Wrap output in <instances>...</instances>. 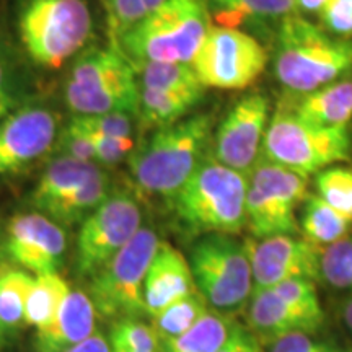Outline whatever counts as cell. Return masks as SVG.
Instances as JSON below:
<instances>
[{"label": "cell", "mask_w": 352, "mask_h": 352, "mask_svg": "<svg viewBox=\"0 0 352 352\" xmlns=\"http://www.w3.org/2000/svg\"><path fill=\"white\" fill-rule=\"evenodd\" d=\"M303 239L311 243L324 246L349 235L352 220L329 206L318 195H308L303 202L302 217L298 220Z\"/></svg>", "instance_id": "obj_24"}, {"label": "cell", "mask_w": 352, "mask_h": 352, "mask_svg": "<svg viewBox=\"0 0 352 352\" xmlns=\"http://www.w3.org/2000/svg\"><path fill=\"white\" fill-rule=\"evenodd\" d=\"M212 127L210 114H195L155 129L135 145L127 166L138 191L168 202L209 155Z\"/></svg>", "instance_id": "obj_1"}, {"label": "cell", "mask_w": 352, "mask_h": 352, "mask_svg": "<svg viewBox=\"0 0 352 352\" xmlns=\"http://www.w3.org/2000/svg\"><path fill=\"white\" fill-rule=\"evenodd\" d=\"M113 192L111 178L107 171L98 175L67 192L63 199L52 204L44 215L56 220L60 226L82 223Z\"/></svg>", "instance_id": "obj_22"}, {"label": "cell", "mask_w": 352, "mask_h": 352, "mask_svg": "<svg viewBox=\"0 0 352 352\" xmlns=\"http://www.w3.org/2000/svg\"><path fill=\"white\" fill-rule=\"evenodd\" d=\"M52 152L57 157H69L76 160L96 162L94 145L83 132L69 121V124L57 132V138L52 145ZM100 165V164H98Z\"/></svg>", "instance_id": "obj_39"}, {"label": "cell", "mask_w": 352, "mask_h": 352, "mask_svg": "<svg viewBox=\"0 0 352 352\" xmlns=\"http://www.w3.org/2000/svg\"><path fill=\"white\" fill-rule=\"evenodd\" d=\"M16 28L28 59L52 70L80 54L94 19L85 0H25Z\"/></svg>", "instance_id": "obj_5"}, {"label": "cell", "mask_w": 352, "mask_h": 352, "mask_svg": "<svg viewBox=\"0 0 352 352\" xmlns=\"http://www.w3.org/2000/svg\"><path fill=\"white\" fill-rule=\"evenodd\" d=\"M283 300L294 307L307 316L308 320L314 321L316 327H321L324 320V311L321 308L318 290H316L315 280L298 277V279H289L284 283L271 287Z\"/></svg>", "instance_id": "obj_34"}, {"label": "cell", "mask_w": 352, "mask_h": 352, "mask_svg": "<svg viewBox=\"0 0 352 352\" xmlns=\"http://www.w3.org/2000/svg\"><path fill=\"white\" fill-rule=\"evenodd\" d=\"M96 310L88 294L70 290L56 318L36 331L38 352H65L95 333Z\"/></svg>", "instance_id": "obj_17"}, {"label": "cell", "mask_w": 352, "mask_h": 352, "mask_svg": "<svg viewBox=\"0 0 352 352\" xmlns=\"http://www.w3.org/2000/svg\"><path fill=\"white\" fill-rule=\"evenodd\" d=\"M210 25L208 0H165L114 44L131 64H191Z\"/></svg>", "instance_id": "obj_3"}, {"label": "cell", "mask_w": 352, "mask_h": 352, "mask_svg": "<svg viewBox=\"0 0 352 352\" xmlns=\"http://www.w3.org/2000/svg\"><path fill=\"white\" fill-rule=\"evenodd\" d=\"M270 352H341L329 342L314 340L308 333H294L271 344Z\"/></svg>", "instance_id": "obj_41"}, {"label": "cell", "mask_w": 352, "mask_h": 352, "mask_svg": "<svg viewBox=\"0 0 352 352\" xmlns=\"http://www.w3.org/2000/svg\"><path fill=\"white\" fill-rule=\"evenodd\" d=\"M195 290V277L188 259L170 243L162 241L145 276V315L152 318Z\"/></svg>", "instance_id": "obj_16"}, {"label": "cell", "mask_w": 352, "mask_h": 352, "mask_svg": "<svg viewBox=\"0 0 352 352\" xmlns=\"http://www.w3.org/2000/svg\"><path fill=\"white\" fill-rule=\"evenodd\" d=\"M34 279L13 263H0V329L16 333L25 324L26 302Z\"/></svg>", "instance_id": "obj_23"}, {"label": "cell", "mask_w": 352, "mask_h": 352, "mask_svg": "<svg viewBox=\"0 0 352 352\" xmlns=\"http://www.w3.org/2000/svg\"><path fill=\"white\" fill-rule=\"evenodd\" d=\"M199 100L189 95L139 88L138 120L144 127L151 129L171 126L184 120Z\"/></svg>", "instance_id": "obj_27"}, {"label": "cell", "mask_w": 352, "mask_h": 352, "mask_svg": "<svg viewBox=\"0 0 352 352\" xmlns=\"http://www.w3.org/2000/svg\"><path fill=\"white\" fill-rule=\"evenodd\" d=\"M100 171L103 168L96 162L76 160L69 157L52 158L30 195V204L36 209V212L44 214L67 192L87 183Z\"/></svg>", "instance_id": "obj_21"}, {"label": "cell", "mask_w": 352, "mask_h": 352, "mask_svg": "<svg viewBox=\"0 0 352 352\" xmlns=\"http://www.w3.org/2000/svg\"><path fill=\"white\" fill-rule=\"evenodd\" d=\"M316 195L352 220V166L331 165L315 176Z\"/></svg>", "instance_id": "obj_32"}, {"label": "cell", "mask_w": 352, "mask_h": 352, "mask_svg": "<svg viewBox=\"0 0 352 352\" xmlns=\"http://www.w3.org/2000/svg\"><path fill=\"white\" fill-rule=\"evenodd\" d=\"M208 311H210L208 300L196 289L195 292L188 294L186 297L173 302L160 314L152 316V327L160 341H166L195 327Z\"/></svg>", "instance_id": "obj_31"}, {"label": "cell", "mask_w": 352, "mask_h": 352, "mask_svg": "<svg viewBox=\"0 0 352 352\" xmlns=\"http://www.w3.org/2000/svg\"><path fill=\"white\" fill-rule=\"evenodd\" d=\"M252 259L253 283L258 289H271L289 279L320 280L323 248L297 235L246 240Z\"/></svg>", "instance_id": "obj_15"}, {"label": "cell", "mask_w": 352, "mask_h": 352, "mask_svg": "<svg viewBox=\"0 0 352 352\" xmlns=\"http://www.w3.org/2000/svg\"><path fill=\"white\" fill-rule=\"evenodd\" d=\"M69 292L70 287L67 280L57 272L39 274L34 279L33 289L30 292L28 302H26V327L36 328L39 331L51 324Z\"/></svg>", "instance_id": "obj_28"}, {"label": "cell", "mask_w": 352, "mask_h": 352, "mask_svg": "<svg viewBox=\"0 0 352 352\" xmlns=\"http://www.w3.org/2000/svg\"><path fill=\"white\" fill-rule=\"evenodd\" d=\"M72 118L88 129L100 132V134L113 135V138H132L134 121L138 120L135 114L122 111L104 114H74Z\"/></svg>", "instance_id": "obj_37"}, {"label": "cell", "mask_w": 352, "mask_h": 352, "mask_svg": "<svg viewBox=\"0 0 352 352\" xmlns=\"http://www.w3.org/2000/svg\"><path fill=\"white\" fill-rule=\"evenodd\" d=\"M196 289L217 311L239 310L252 297L254 283L246 240L235 235H204L189 252Z\"/></svg>", "instance_id": "obj_7"}, {"label": "cell", "mask_w": 352, "mask_h": 352, "mask_svg": "<svg viewBox=\"0 0 352 352\" xmlns=\"http://www.w3.org/2000/svg\"><path fill=\"white\" fill-rule=\"evenodd\" d=\"M142 227V210L129 191H114L80 223L76 270L94 277Z\"/></svg>", "instance_id": "obj_11"}, {"label": "cell", "mask_w": 352, "mask_h": 352, "mask_svg": "<svg viewBox=\"0 0 352 352\" xmlns=\"http://www.w3.org/2000/svg\"><path fill=\"white\" fill-rule=\"evenodd\" d=\"M219 26L236 28L252 20L284 19L296 12L294 0H208Z\"/></svg>", "instance_id": "obj_26"}, {"label": "cell", "mask_w": 352, "mask_h": 352, "mask_svg": "<svg viewBox=\"0 0 352 352\" xmlns=\"http://www.w3.org/2000/svg\"><path fill=\"white\" fill-rule=\"evenodd\" d=\"M277 80L292 94L336 82L352 69V43L333 38L296 13L280 20L274 60Z\"/></svg>", "instance_id": "obj_4"}, {"label": "cell", "mask_w": 352, "mask_h": 352, "mask_svg": "<svg viewBox=\"0 0 352 352\" xmlns=\"http://www.w3.org/2000/svg\"><path fill=\"white\" fill-rule=\"evenodd\" d=\"M162 240L151 227H140L127 243L91 277L90 296L104 320L139 318L145 314L144 283Z\"/></svg>", "instance_id": "obj_8"}, {"label": "cell", "mask_w": 352, "mask_h": 352, "mask_svg": "<svg viewBox=\"0 0 352 352\" xmlns=\"http://www.w3.org/2000/svg\"><path fill=\"white\" fill-rule=\"evenodd\" d=\"M329 0H294L296 3V10L305 13H318Z\"/></svg>", "instance_id": "obj_43"}, {"label": "cell", "mask_w": 352, "mask_h": 352, "mask_svg": "<svg viewBox=\"0 0 352 352\" xmlns=\"http://www.w3.org/2000/svg\"><path fill=\"white\" fill-rule=\"evenodd\" d=\"M342 318H344L347 329L352 333V298L349 302H346L344 308H342Z\"/></svg>", "instance_id": "obj_44"}, {"label": "cell", "mask_w": 352, "mask_h": 352, "mask_svg": "<svg viewBox=\"0 0 352 352\" xmlns=\"http://www.w3.org/2000/svg\"><path fill=\"white\" fill-rule=\"evenodd\" d=\"M271 120L270 98L263 94L241 96L215 129L210 153L220 164L248 175L263 155Z\"/></svg>", "instance_id": "obj_12"}, {"label": "cell", "mask_w": 352, "mask_h": 352, "mask_svg": "<svg viewBox=\"0 0 352 352\" xmlns=\"http://www.w3.org/2000/svg\"><path fill=\"white\" fill-rule=\"evenodd\" d=\"M308 197V176L266 160L263 155L248 173L246 228L253 239L297 235V208Z\"/></svg>", "instance_id": "obj_9"}, {"label": "cell", "mask_w": 352, "mask_h": 352, "mask_svg": "<svg viewBox=\"0 0 352 352\" xmlns=\"http://www.w3.org/2000/svg\"><path fill=\"white\" fill-rule=\"evenodd\" d=\"M250 331L258 341L274 342L294 333L311 334L318 327L290 307L272 289H253L248 307Z\"/></svg>", "instance_id": "obj_18"}, {"label": "cell", "mask_w": 352, "mask_h": 352, "mask_svg": "<svg viewBox=\"0 0 352 352\" xmlns=\"http://www.w3.org/2000/svg\"><path fill=\"white\" fill-rule=\"evenodd\" d=\"M111 344L121 346L129 352H160V338L152 324L139 318H122L114 321Z\"/></svg>", "instance_id": "obj_35"}, {"label": "cell", "mask_w": 352, "mask_h": 352, "mask_svg": "<svg viewBox=\"0 0 352 352\" xmlns=\"http://www.w3.org/2000/svg\"><path fill=\"white\" fill-rule=\"evenodd\" d=\"M114 41L147 15L142 0H101Z\"/></svg>", "instance_id": "obj_38"}, {"label": "cell", "mask_w": 352, "mask_h": 352, "mask_svg": "<svg viewBox=\"0 0 352 352\" xmlns=\"http://www.w3.org/2000/svg\"><path fill=\"white\" fill-rule=\"evenodd\" d=\"M67 250V235L41 212H19L8 220L2 252L13 264L34 274L57 272Z\"/></svg>", "instance_id": "obj_13"}, {"label": "cell", "mask_w": 352, "mask_h": 352, "mask_svg": "<svg viewBox=\"0 0 352 352\" xmlns=\"http://www.w3.org/2000/svg\"><path fill=\"white\" fill-rule=\"evenodd\" d=\"M109 344H111V342H109ZM111 352H129V351L124 349V347H121V346L111 344Z\"/></svg>", "instance_id": "obj_47"}, {"label": "cell", "mask_w": 352, "mask_h": 352, "mask_svg": "<svg viewBox=\"0 0 352 352\" xmlns=\"http://www.w3.org/2000/svg\"><path fill=\"white\" fill-rule=\"evenodd\" d=\"M138 83L135 70L116 44L82 51L70 67L65 87L94 90L111 85Z\"/></svg>", "instance_id": "obj_19"}, {"label": "cell", "mask_w": 352, "mask_h": 352, "mask_svg": "<svg viewBox=\"0 0 352 352\" xmlns=\"http://www.w3.org/2000/svg\"><path fill=\"white\" fill-rule=\"evenodd\" d=\"M65 352H111V344L101 333H94Z\"/></svg>", "instance_id": "obj_42"}, {"label": "cell", "mask_w": 352, "mask_h": 352, "mask_svg": "<svg viewBox=\"0 0 352 352\" xmlns=\"http://www.w3.org/2000/svg\"><path fill=\"white\" fill-rule=\"evenodd\" d=\"M32 83L25 63L6 43H0V121L28 104Z\"/></svg>", "instance_id": "obj_30"}, {"label": "cell", "mask_w": 352, "mask_h": 352, "mask_svg": "<svg viewBox=\"0 0 352 352\" xmlns=\"http://www.w3.org/2000/svg\"><path fill=\"white\" fill-rule=\"evenodd\" d=\"M232 323L217 311H208L195 327L171 340L160 341V352H217L227 340Z\"/></svg>", "instance_id": "obj_29"}, {"label": "cell", "mask_w": 352, "mask_h": 352, "mask_svg": "<svg viewBox=\"0 0 352 352\" xmlns=\"http://www.w3.org/2000/svg\"><path fill=\"white\" fill-rule=\"evenodd\" d=\"M349 126H320L298 116L283 101L271 116L263 157L303 176L316 175L349 158Z\"/></svg>", "instance_id": "obj_6"}, {"label": "cell", "mask_w": 352, "mask_h": 352, "mask_svg": "<svg viewBox=\"0 0 352 352\" xmlns=\"http://www.w3.org/2000/svg\"><path fill=\"white\" fill-rule=\"evenodd\" d=\"M267 60L266 50L248 33L210 25L191 65L204 88L241 90L258 80Z\"/></svg>", "instance_id": "obj_10"}, {"label": "cell", "mask_w": 352, "mask_h": 352, "mask_svg": "<svg viewBox=\"0 0 352 352\" xmlns=\"http://www.w3.org/2000/svg\"><path fill=\"white\" fill-rule=\"evenodd\" d=\"M245 352H261V346H259V341L254 340V341L252 342V346H250L248 349H246Z\"/></svg>", "instance_id": "obj_46"}, {"label": "cell", "mask_w": 352, "mask_h": 352, "mask_svg": "<svg viewBox=\"0 0 352 352\" xmlns=\"http://www.w3.org/2000/svg\"><path fill=\"white\" fill-rule=\"evenodd\" d=\"M321 279L338 290H352V235L324 246L320 261Z\"/></svg>", "instance_id": "obj_33"}, {"label": "cell", "mask_w": 352, "mask_h": 352, "mask_svg": "<svg viewBox=\"0 0 352 352\" xmlns=\"http://www.w3.org/2000/svg\"><path fill=\"white\" fill-rule=\"evenodd\" d=\"M57 116L38 104H25L0 121V176H10L33 165L52 151Z\"/></svg>", "instance_id": "obj_14"}, {"label": "cell", "mask_w": 352, "mask_h": 352, "mask_svg": "<svg viewBox=\"0 0 352 352\" xmlns=\"http://www.w3.org/2000/svg\"><path fill=\"white\" fill-rule=\"evenodd\" d=\"M318 15L329 33L338 36L352 34V0H329Z\"/></svg>", "instance_id": "obj_40"}, {"label": "cell", "mask_w": 352, "mask_h": 352, "mask_svg": "<svg viewBox=\"0 0 352 352\" xmlns=\"http://www.w3.org/2000/svg\"><path fill=\"white\" fill-rule=\"evenodd\" d=\"M70 121L87 135L88 140L94 145L96 164L104 166L120 165L124 160H127V158L131 157V153L134 152L135 142L132 138H113V135L100 134V132L91 131L88 129V127L82 126L80 122H77L74 118H70Z\"/></svg>", "instance_id": "obj_36"}, {"label": "cell", "mask_w": 352, "mask_h": 352, "mask_svg": "<svg viewBox=\"0 0 352 352\" xmlns=\"http://www.w3.org/2000/svg\"><path fill=\"white\" fill-rule=\"evenodd\" d=\"M3 341H6V334H3L2 329H0V344H2Z\"/></svg>", "instance_id": "obj_48"}, {"label": "cell", "mask_w": 352, "mask_h": 352, "mask_svg": "<svg viewBox=\"0 0 352 352\" xmlns=\"http://www.w3.org/2000/svg\"><path fill=\"white\" fill-rule=\"evenodd\" d=\"M248 175L209 153L168 201L176 222L192 235H236L246 228Z\"/></svg>", "instance_id": "obj_2"}, {"label": "cell", "mask_w": 352, "mask_h": 352, "mask_svg": "<svg viewBox=\"0 0 352 352\" xmlns=\"http://www.w3.org/2000/svg\"><path fill=\"white\" fill-rule=\"evenodd\" d=\"M144 6H145V10H147V13H151L155 10V8H158L162 6V3L165 2V0H142Z\"/></svg>", "instance_id": "obj_45"}, {"label": "cell", "mask_w": 352, "mask_h": 352, "mask_svg": "<svg viewBox=\"0 0 352 352\" xmlns=\"http://www.w3.org/2000/svg\"><path fill=\"white\" fill-rule=\"evenodd\" d=\"M303 120L320 126H347L352 118V82H331L283 101Z\"/></svg>", "instance_id": "obj_20"}, {"label": "cell", "mask_w": 352, "mask_h": 352, "mask_svg": "<svg viewBox=\"0 0 352 352\" xmlns=\"http://www.w3.org/2000/svg\"><path fill=\"white\" fill-rule=\"evenodd\" d=\"M138 77L139 88L170 91L202 98L206 88L202 87L191 64L183 63H142L132 64Z\"/></svg>", "instance_id": "obj_25"}]
</instances>
